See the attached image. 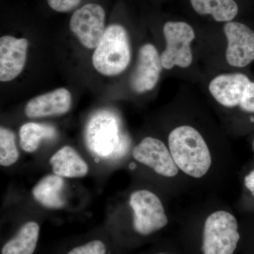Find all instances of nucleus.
Returning <instances> with one entry per match:
<instances>
[{
	"label": "nucleus",
	"instance_id": "obj_6",
	"mask_svg": "<svg viewBox=\"0 0 254 254\" xmlns=\"http://www.w3.org/2000/svg\"><path fill=\"white\" fill-rule=\"evenodd\" d=\"M128 203L131 211L132 227L140 236H150L170 223L168 209L155 192L147 189L133 190Z\"/></svg>",
	"mask_w": 254,
	"mask_h": 254
},
{
	"label": "nucleus",
	"instance_id": "obj_9",
	"mask_svg": "<svg viewBox=\"0 0 254 254\" xmlns=\"http://www.w3.org/2000/svg\"><path fill=\"white\" fill-rule=\"evenodd\" d=\"M105 24L104 9L99 4L90 3L74 11L69 27L83 46L93 49L104 34Z\"/></svg>",
	"mask_w": 254,
	"mask_h": 254
},
{
	"label": "nucleus",
	"instance_id": "obj_5",
	"mask_svg": "<svg viewBox=\"0 0 254 254\" xmlns=\"http://www.w3.org/2000/svg\"><path fill=\"white\" fill-rule=\"evenodd\" d=\"M92 57L93 66L104 76L123 73L131 61V48L126 29L120 24L106 28Z\"/></svg>",
	"mask_w": 254,
	"mask_h": 254
},
{
	"label": "nucleus",
	"instance_id": "obj_23",
	"mask_svg": "<svg viewBox=\"0 0 254 254\" xmlns=\"http://www.w3.org/2000/svg\"><path fill=\"white\" fill-rule=\"evenodd\" d=\"M155 254H169V253H165V252H160V253H157Z\"/></svg>",
	"mask_w": 254,
	"mask_h": 254
},
{
	"label": "nucleus",
	"instance_id": "obj_20",
	"mask_svg": "<svg viewBox=\"0 0 254 254\" xmlns=\"http://www.w3.org/2000/svg\"><path fill=\"white\" fill-rule=\"evenodd\" d=\"M19 153L15 143V135L4 127L0 128V165L7 167L17 161Z\"/></svg>",
	"mask_w": 254,
	"mask_h": 254
},
{
	"label": "nucleus",
	"instance_id": "obj_22",
	"mask_svg": "<svg viewBox=\"0 0 254 254\" xmlns=\"http://www.w3.org/2000/svg\"><path fill=\"white\" fill-rule=\"evenodd\" d=\"M48 5L58 12H68L74 9L81 0H47Z\"/></svg>",
	"mask_w": 254,
	"mask_h": 254
},
{
	"label": "nucleus",
	"instance_id": "obj_17",
	"mask_svg": "<svg viewBox=\"0 0 254 254\" xmlns=\"http://www.w3.org/2000/svg\"><path fill=\"white\" fill-rule=\"evenodd\" d=\"M195 12L210 14L218 22H230L238 14V5L235 0H190Z\"/></svg>",
	"mask_w": 254,
	"mask_h": 254
},
{
	"label": "nucleus",
	"instance_id": "obj_19",
	"mask_svg": "<svg viewBox=\"0 0 254 254\" xmlns=\"http://www.w3.org/2000/svg\"><path fill=\"white\" fill-rule=\"evenodd\" d=\"M240 177L241 190L237 211L254 215V161L242 169Z\"/></svg>",
	"mask_w": 254,
	"mask_h": 254
},
{
	"label": "nucleus",
	"instance_id": "obj_16",
	"mask_svg": "<svg viewBox=\"0 0 254 254\" xmlns=\"http://www.w3.org/2000/svg\"><path fill=\"white\" fill-rule=\"evenodd\" d=\"M40 226L35 222L23 225L14 238L5 244L1 254H33L39 237Z\"/></svg>",
	"mask_w": 254,
	"mask_h": 254
},
{
	"label": "nucleus",
	"instance_id": "obj_12",
	"mask_svg": "<svg viewBox=\"0 0 254 254\" xmlns=\"http://www.w3.org/2000/svg\"><path fill=\"white\" fill-rule=\"evenodd\" d=\"M28 43L26 38L4 36L0 38V81L17 77L26 64Z\"/></svg>",
	"mask_w": 254,
	"mask_h": 254
},
{
	"label": "nucleus",
	"instance_id": "obj_7",
	"mask_svg": "<svg viewBox=\"0 0 254 254\" xmlns=\"http://www.w3.org/2000/svg\"><path fill=\"white\" fill-rule=\"evenodd\" d=\"M208 89L222 108L254 115V82L243 73L219 75L210 82Z\"/></svg>",
	"mask_w": 254,
	"mask_h": 254
},
{
	"label": "nucleus",
	"instance_id": "obj_18",
	"mask_svg": "<svg viewBox=\"0 0 254 254\" xmlns=\"http://www.w3.org/2000/svg\"><path fill=\"white\" fill-rule=\"evenodd\" d=\"M56 135V129L50 125L25 124L19 130L20 145L24 151L33 153L38 149L42 140L53 139Z\"/></svg>",
	"mask_w": 254,
	"mask_h": 254
},
{
	"label": "nucleus",
	"instance_id": "obj_2",
	"mask_svg": "<svg viewBox=\"0 0 254 254\" xmlns=\"http://www.w3.org/2000/svg\"><path fill=\"white\" fill-rule=\"evenodd\" d=\"M184 214L199 227L201 254H235L241 240V220L230 205L209 194Z\"/></svg>",
	"mask_w": 254,
	"mask_h": 254
},
{
	"label": "nucleus",
	"instance_id": "obj_10",
	"mask_svg": "<svg viewBox=\"0 0 254 254\" xmlns=\"http://www.w3.org/2000/svg\"><path fill=\"white\" fill-rule=\"evenodd\" d=\"M226 36L227 63L235 67H245L254 60V32L243 23L230 21L224 26Z\"/></svg>",
	"mask_w": 254,
	"mask_h": 254
},
{
	"label": "nucleus",
	"instance_id": "obj_24",
	"mask_svg": "<svg viewBox=\"0 0 254 254\" xmlns=\"http://www.w3.org/2000/svg\"><path fill=\"white\" fill-rule=\"evenodd\" d=\"M253 148H254V141H253Z\"/></svg>",
	"mask_w": 254,
	"mask_h": 254
},
{
	"label": "nucleus",
	"instance_id": "obj_13",
	"mask_svg": "<svg viewBox=\"0 0 254 254\" xmlns=\"http://www.w3.org/2000/svg\"><path fill=\"white\" fill-rule=\"evenodd\" d=\"M71 105V93L66 88H60L30 100L25 114L29 118L58 116L67 113Z\"/></svg>",
	"mask_w": 254,
	"mask_h": 254
},
{
	"label": "nucleus",
	"instance_id": "obj_21",
	"mask_svg": "<svg viewBox=\"0 0 254 254\" xmlns=\"http://www.w3.org/2000/svg\"><path fill=\"white\" fill-rule=\"evenodd\" d=\"M67 254H106V247L101 241L93 240L75 247Z\"/></svg>",
	"mask_w": 254,
	"mask_h": 254
},
{
	"label": "nucleus",
	"instance_id": "obj_3",
	"mask_svg": "<svg viewBox=\"0 0 254 254\" xmlns=\"http://www.w3.org/2000/svg\"><path fill=\"white\" fill-rule=\"evenodd\" d=\"M132 157L137 163L144 165L160 177L173 197L191 190L163 140L153 136L145 137L133 148Z\"/></svg>",
	"mask_w": 254,
	"mask_h": 254
},
{
	"label": "nucleus",
	"instance_id": "obj_11",
	"mask_svg": "<svg viewBox=\"0 0 254 254\" xmlns=\"http://www.w3.org/2000/svg\"><path fill=\"white\" fill-rule=\"evenodd\" d=\"M163 68L160 55L155 47L150 43L141 46L136 68L130 79L133 91L143 93L153 89L158 83Z\"/></svg>",
	"mask_w": 254,
	"mask_h": 254
},
{
	"label": "nucleus",
	"instance_id": "obj_15",
	"mask_svg": "<svg viewBox=\"0 0 254 254\" xmlns=\"http://www.w3.org/2000/svg\"><path fill=\"white\" fill-rule=\"evenodd\" d=\"M64 182L62 177L50 175L43 177L32 190L35 199L46 208L59 209L65 205L63 197Z\"/></svg>",
	"mask_w": 254,
	"mask_h": 254
},
{
	"label": "nucleus",
	"instance_id": "obj_1",
	"mask_svg": "<svg viewBox=\"0 0 254 254\" xmlns=\"http://www.w3.org/2000/svg\"><path fill=\"white\" fill-rule=\"evenodd\" d=\"M190 121L178 122L165 141L191 190L215 194L230 181L235 158L230 146Z\"/></svg>",
	"mask_w": 254,
	"mask_h": 254
},
{
	"label": "nucleus",
	"instance_id": "obj_4",
	"mask_svg": "<svg viewBox=\"0 0 254 254\" xmlns=\"http://www.w3.org/2000/svg\"><path fill=\"white\" fill-rule=\"evenodd\" d=\"M88 150L100 158L117 160L130 148L129 137L122 129L117 115L108 110L97 112L88 120L85 131Z\"/></svg>",
	"mask_w": 254,
	"mask_h": 254
},
{
	"label": "nucleus",
	"instance_id": "obj_8",
	"mask_svg": "<svg viewBox=\"0 0 254 254\" xmlns=\"http://www.w3.org/2000/svg\"><path fill=\"white\" fill-rule=\"evenodd\" d=\"M166 48L160 55L162 66L170 70L179 66L187 68L193 62L192 41L195 39V32L188 23L183 21H169L163 27Z\"/></svg>",
	"mask_w": 254,
	"mask_h": 254
},
{
	"label": "nucleus",
	"instance_id": "obj_14",
	"mask_svg": "<svg viewBox=\"0 0 254 254\" xmlns=\"http://www.w3.org/2000/svg\"><path fill=\"white\" fill-rule=\"evenodd\" d=\"M53 173L60 177L76 178L86 176L88 167L79 154L70 146L58 150L50 160Z\"/></svg>",
	"mask_w": 254,
	"mask_h": 254
}]
</instances>
